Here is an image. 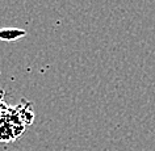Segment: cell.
<instances>
[{"mask_svg": "<svg viewBox=\"0 0 155 151\" xmlns=\"http://www.w3.org/2000/svg\"><path fill=\"white\" fill-rule=\"evenodd\" d=\"M26 32L18 28H2L0 29V41H7V42H12L17 41L20 38L25 37Z\"/></svg>", "mask_w": 155, "mask_h": 151, "instance_id": "cell-1", "label": "cell"}]
</instances>
